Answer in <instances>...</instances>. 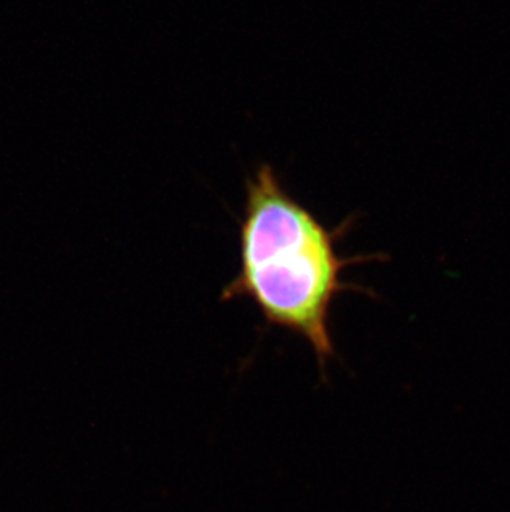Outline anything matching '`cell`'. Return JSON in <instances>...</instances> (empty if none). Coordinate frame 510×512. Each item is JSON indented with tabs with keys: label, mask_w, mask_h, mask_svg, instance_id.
<instances>
[{
	"label": "cell",
	"mask_w": 510,
	"mask_h": 512,
	"mask_svg": "<svg viewBox=\"0 0 510 512\" xmlns=\"http://www.w3.org/2000/svg\"><path fill=\"white\" fill-rule=\"evenodd\" d=\"M353 218L337 228L323 221L285 189L269 163L246 181L239 223V272L222 289V302L251 300L269 329L287 330L310 345L325 372L337 355L330 315L338 295L366 292L343 281V272L385 256L343 257L338 242Z\"/></svg>",
	"instance_id": "1"
}]
</instances>
